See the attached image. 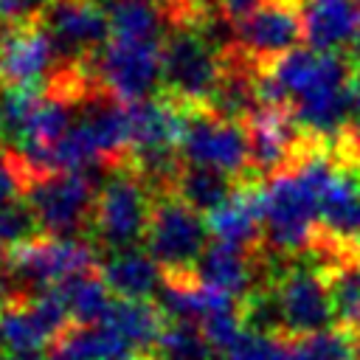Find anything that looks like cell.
Segmentation results:
<instances>
[{
  "label": "cell",
  "mask_w": 360,
  "mask_h": 360,
  "mask_svg": "<svg viewBox=\"0 0 360 360\" xmlns=\"http://www.w3.org/2000/svg\"><path fill=\"white\" fill-rule=\"evenodd\" d=\"M155 191L129 163L115 166L101 183L90 219V242L101 253L135 248L146 236Z\"/></svg>",
  "instance_id": "obj_1"
},
{
  "label": "cell",
  "mask_w": 360,
  "mask_h": 360,
  "mask_svg": "<svg viewBox=\"0 0 360 360\" xmlns=\"http://www.w3.org/2000/svg\"><path fill=\"white\" fill-rule=\"evenodd\" d=\"M225 73V53L197 25H174L163 37V96L188 110L208 107Z\"/></svg>",
  "instance_id": "obj_2"
},
{
  "label": "cell",
  "mask_w": 360,
  "mask_h": 360,
  "mask_svg": "<svg viewBox=\"0 0 360 360\" xmlns=\"http://www.w3.org/2000/svg\"><path fill=\"white\" fill-rule=\"evenodd\" d=\"M270 292L281 318V340L338 323L326 267L309 253L281 262L270 278Z\"/></svg>",
  "instance_id": "obj_3"
},
{
  "label": "cell",
  "mask_w": 360,
  "mask_h": 360,
  "mask_svg": "<svg viewBox=\"0 0 360 360\" xmlns=\"http://www.w3.org/2000/svg\"><path fill=\"white\" fill-rule=\"evenodd\" d=\"M101 250L90 239H68V236H34L31 242L6 253L8 278L14 295H37L59 287L65 278L96 270ZM11 295V298H14Z\"/></svg>",
  "instance_id": "obj_4"
},
{
  "label": "cell",
  "mask_w": 360,
  "mask_h": 360,
  "mask_svg": "<svg viewBox=\"0 0 360 360\" xmlns=\"http://www.w3.org/2000/svg\"><path fill=\"white\" fill-rule=\"evenodd\" d=\"M208 233L211 231L202 214L174 191L155 194L143 242L163 276H194L197 262L208 248Z\"/></svg>",
  "instance_id": "obj_5"
},
{
  "label": "cell",
  "mask_w": 360,
  "mask_h": 360,
  "mask_svg": "<svg viewBox=\"0 0 360 360\" xmlns=\"http://www.w3.org/2000/svg\"><path fill=\"white\" fill-rule=\"evenodd\" d=\"M98 177L84 172H51L37 174L25 200L37 217V225L45 236H90L93 205L98 194Z\"/></svg>",
  "instance_id": "obj_6"
},
{
  "label": "cell",
  "mask_w": 360,
  "mask_h": 360,
  "mask_svg": "<svg viewBox=\"0 0 360 360\" xmlns=\"http://www.w3.org/2000/svg\"><path fill=\"white\" fill-rule=\"evenodd\" d=\"M87 62L104 93L124 104L143 101L163 82V39L110 37Z\"/></svg>",
  "instance_id": "obj_7"
},
{
  "label": "cell",
  "mask_w": 360,
  "mask_h": 360,
  "mask_svg": "<svg viewBox=\"0 0 360 360\" xmlns=\"http://www.w3.org/2000/svg\"><path fill=\"white\" fill-rule=\"evenodd\" d=\"M183 163L208 166L236 180H250V135L242 121L222 118L205 107L188 110L180 141Z\"/></svg>",
  "instance_id": "obj_8"
},
{
  "label": "cell",
  "mask_w": 360,
  "mask_h": 360,
  "mask_svg": "<svg viewBox=\"0 0 360 360\" xmlns=\"http://www.w3.org/2000/svg\"><path fill=\"white\" fill-rule=\"evenodd\" d=\"M62 65L42 22L0 31V87H45Z\"/></svg>",
  "instance_id": "obj_9"
},
{
  "label": "cell",
  "mask_w": 360,
  "mask_h": 360,
  "mask_svg": "<svg viewBox=\"0 0 360 360\" xmlns=\"http://www.w3.org/2000/svg\"><path fill=\"white\" fill-rule=\"evenodd\" d=\"M62 62H84L110 39L104 0H53L42 17Z\"/></svg>",
  "instance_id": "obj_10"
},
{
  "label": "cell",
  "mask_w": 360,
  "mask_h": 360,
  "mask_svg": "<svg viewBox=\"0 0 360 360\" xmlns=\"http://www.w3.org/2000/svg\"><path fill=\"white\" fill-rule=\"evenodd\" d=\"M208 231L217 242L239 248L262 245V180H242L236 191L211 214H205Z\"/></svg>",
  "instance_id": "obj_11"
},
{
  "label": "cell",
  "mask_w": 360,
  "mask_h": 360,
  "mask_svg": "<svg viewBox=\"0 0 360 360\" xmlns=\"http://www.w3.org/2000/svg\"><path fill=\"white\" fill-rule=\"evenodd\" d=\"M301 25L309 48L340 53L360 34V0H301Z\"/></svg>",
  "instance_id": "obj_12"
},
{
  "label": "cell",
  "mask_w": 360,
  "mask_h": 360,
  "mask_svg": "<svg viewBox=\"0 0 360 360\" xmlns=\"http://www.w3.org/2000/svg\"><path fill=\"white\" fill-rule=\"evenodd\" d=\"M98 273L115 298H129V301H155L163 284L160 264L152 259L146 248L138 245L104 253Z\"/></svg>",
  "instance_id": "obj_13"
},
{
  "label": "cell",
  "mask_w": 360,
  "mask_h": 360,
  "mask_svg": "<svg viewBox=\"0 0 360 360\" xmlns=\"http://www.w3.org/2000/svg\"><path fill=\"white\" fill-rule=\"evenodd\" d=\"M51 360H149L138 354L112 326L98 323H68L48 349Z\"/></svg>",
  "instance_id": "obj_14"
},
{
  "label": "cell",
  "mask_w": 360,
  "mask_h": 360,
  "mask_svg": "<svg viewBox=\"0 0 360 360\" xmlns=\"http://www.w3.org/2000/svg\"><path fill=\"white\" fill-rule=\"evenodd\" d=\"M104 323L112 326L138 354L152 360V349L166 326V315L155 301H129L115 298L110 312L104 315Z\"/></svg>",
  "instance_id": "obj_15"
},
{
  "label": "cell",
  "mask_w": 360,
  "mask_h": 360,
  "mask_svg": "<svg viewBox=\"0 0 360 360\" xmlns=\"http://www.w3.org/2000/svg\"><path fill=\"white\" fill-rule=\"evenodd\" d=\"M242 180L225 174V172H217V169H208V166H194V163H183L177 177H174V186L172 191L186 200L191 208H197L200 214H211L214 208H219L239 186Z\"/></svg>",
  "instance_id": "obj_16"
},
{
  "label": "cell",
  "mask_w": 360,
  "mask_h": 360,
  "mask_svg": "<svg viewBox=\"0 0 360 360\" xmlns=\"http://www.w3.org/2000/svg\"><path fill=\"white\" fill-rule=\"evenodd\" d=\"M56 290H59L73 323H98V321H104V315L110 312V307L115 301V295L110 292L98 267L65 278Z\"/></svg>",
  "instance_id": "obj_17"
},
{
  "label": "cell",
  "mask_w": 360,
  "mask_h": 360,
  "mask_svg": "<svg viewBox=\"0 0 360 360\" xmlns=\"http://www.w3.org/2000/svg\"><path fill=\"white\" fill-rule=\"evenodd\" d=\"M110 17V37L121 39H163L169 25L163 8L152 0H104Z\"/></svg>",
  "instance_id": "obj_18"
},
{
  "label": "cell",
  "mask_w": 360,
  "mask_h": 360,
  "mask_svg": "<svg viewBox=\"0 0 360 360\" xmlns=\"http://www.w3.org/2000/svg\"><path fill=\"white\" fill-rule=\"evenodd\" d=\"M290 360H360V332L349 326H326L287 340Z\"/></svg>",
  "instance_id": "obj_19"
},
{
  "label": "cell",
  "mask_w": 360,
  "mask_h": 360,
  "mask_svg": "<svg viewBox=\"0 0 360 360\" xmlns=\"http://www.w3.org/2000/svg\"><path fill=\"white\" fill-rule=\"evenodd\" d=\"M326 278L338 323L360 332V262L352 256V250L326 267Z\"/></svg>",
  "instance_id": "obj_20"
},
{
  "label": "cell",
  "mask_w": 360,
  "mask_h": 360,
  "mask_svg": "<svg viewBox=\"0 0 360 360\" xmlns=\"http://www.w3.org/2000/svg\"><path fill=\"white\" fill-rule=\"evenodd\" d=\"M152 360H219V352L211 346L200 326L166 321L152 349Z\"/></svg>",
  "instance_id": "obj_21"
},
{
  "label": "cell",
  "mask_w": 360,
  "mask_h": 360,
  "mask_svg": "<svg viewBox=\"0 0 360 360\" xmlns=\"http://www.w3.org/2000/svg\"><path fill=\"white\" fill-rule=\"evenodd\" d=\"M39 225H37V217L28 205L25 197L20 200H11L6 205H0V253H11L14 248L31 242L34 236H39Z\"/></svg>",
  "instance_id": "obj_22"
},
{
  "label": "cell",
  "mask_w": 360,
  "mask_h": 360,
  "mask_svg": "<svg viewBox=\"0 0 360 360\" xmlns=\"http://www.w3.org/2000/svg\"><path fill=\"white\" fill-rule=\"evenodd\" d=\"M219 360H290L287 340L276 335H262V332H245Z\"/></svg>",
  "instance_id": "obj_23"
},
{
  "label": "cell",
  "mask_w": 360,
  "mask_h": 360,
  "mask_svg": "<svg viewBox=\"0 0 360 360\" xmlns=\"http://www.w3.org/2000/svg\"><path fill=\"white\" fill-rule=\"evenodd\" d=\"M31 169L22 160V155L17 149H3L0 152V205L25 197V188L31 183Z\"/></svg>",
  "instance_id": "obj_24"
},
{
  "label": "cell",
  "mask_w": 360,
  "mask_h": 360,
  "mask_svg": "<svg viewBox=\"0 0 360 360\" xmlns=\"http://www.w3.org/2000/svg\"><path fill=\"white\" fill-rule=\"evenodd\" d=\"M53 0H0V31L42 22Z\"/></svg>",
  "instance_id": "obj_25"
},
{
  "label": "cell",
  "mask_w": 360,
  "mask_h": 360,
  "mask_svg": "<svg viewBox=\"0 0 360 360\" xmlns=\"http://www.w3.org/2000/svg\"><path fill=\"white\" fill-rule=\"evenodd\" d=\"M160 8L169 20V28H174V25H200L208 14L217 11V0H166Z\"/></svg>",
  "instance_id": "obj_26"
},
{
  "label": "cell",
  "mask_w": 360,
  "mask_h": 360,
  "mask_svg": "<svg viewBox=\"0 0 360 360\" xmlns=\"http://www.w3.org/2000/svg\"><path fill=\"white\" fill-rule=\"evenodd\" d=\"M349 51H352V62L360 68V34H357V39H354V45H352Z\"/></svg>",
  "instance_id": "obj_27"
},
{
  "label": "cell",
  "mask_w": 360,
  "mask_h": 360,
  "mask_svg": "<svg viewBox=\"0 0 360 360\" xmlns=\"http://www.w3.org/2000/svg\"><path fill=\"white\" fill-rule=\"evenodd\" d=\"M352 256H354V259H357V262H360V239H357V242H354V245H352Z\"/></svg>",
  "instance_id": "obj_28"
},
{
  "label": "cell",
  "mask_w": 360,
  "mask_h": 360,
  "mask_svg": "<svg viewBox=\"0 0 360 360\" xmlns=\"http://www.w3.org/2000/svg\"><path fill=\"white\" fill-rule=\"evenodd\" d=\"M0 360H6V349H3V343H0Z\"/></svg>",
  "instance_id": "obj_29"
},
{
  "label": "cell",
  "mask_w": 360,
  "mask_h": 360,
  "mask_svg": "<svg viewBox=\"0 0 360 360\" xmlns=\"http://www.w3.org/2000/svg\"><path fill=\"white\" fill-rule=\"evenodd\" d=\"M152 3H158V6H163V3H166V0H152Z\"/></svg>",
  "instance_id": "obj_30"
},
{
  "label": "cell",
  "mask_w": 360,
  "mask_h": 360,
  "mask_svg": "<svg viewBox=\"0 0 360 360\" xmlns=\"http://www.w3.org/2000/svg\"><path fill=\"white\" fill-rule=\"evenodd\" d=\"M357 172H360V169H357Z\"/></svg>",
  "instance_id": "obj_31"
}]
</instances>
